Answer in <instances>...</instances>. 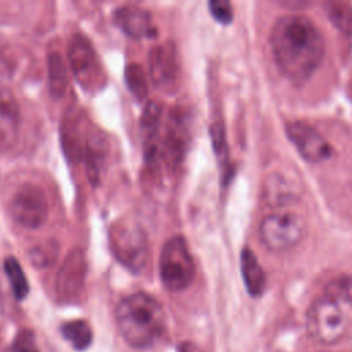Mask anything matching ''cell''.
<instances>
[{
    "mask_svg": "<svg viewBox=\"0 0 352 352\" xmlns=\"http://www.w3.org/2000/svg\"><path fill=\"white\" fill-rule=\"evenodd\" d=\"M270 40L278 67L294 82L308 80L323 59V36L304 15L280 16L271 30Z\"/></svg>",
    "mask_w": 352,
    "mask_h": 352,
    "instance_id": "cell-1",
    "label": "cell"
},
{
    "mask_svg": "<svg viewBox=\"0 0 352 352\" xmlns=\"http://www.w3.org/2000/svg\"><path fill=\"white\" fill-rule=\"evenodd\" d=\"M116 320L124 340L135 348L153 345L165 327L161 304L143 292L129 294L118 302Z\"/></svg>",
    "mask_w": 352,
    "mask_h": 352,
    "instance_id": "cell-2",
    "label": "cell"
},
{
    "mask_svg": "<svg viewBox=\"0 0 352 352\" xmlns=\"http://www.w3.org/2000/svg\"><path fill=\"white\" fill-rule=\"evenodd\" d=\"M109 246L114 258L133 274L142 272L150 260V242L142 224L120 219L109 230Z\"/></svg>",
    "mask_w": 352,
    "mask_h": 352,
    "instance_id": "cell-3",
    "label": "cell"
},
{
    "mask_svg": "<svg viewBox=\"0 0 352 352\" xmlns=\"http://www.w3.org/2000/svg\"><path fill=\"white\" fill-rule=\"evenodd\" d=\"M349 326V318L341 302L327 294L315 300L307 312V330L315 341L323 345L341 342L346 337Z\"/></svg>",
    "mask_w": 352,
    "mask_h": 352,
    "instance_id": "cell-4",
    "label": "cell"
},
{
    "mask_svg": "<svg viewBox=\"0 0 352 352\" xmlns=\"http://www.w3.org/2000/svg\"><path fill=\"white\" fill-rule=\"evenodd\" d=\"M160 278L170 292L187 289L195 276V264L182 235L169 238L160 253Z\"/></svg>",
    "mask_w": 352,
    "mask_h": 352,
    "instance_id": "cell-5",
    "label": "cell"
},
{
    "mask_svg": "<svg viewBox=\"0 0 352 352\" xmlns=\"http://www.w3.org/2000/svg\"><path fill=\"white\" fill-rule=\"evenodd\" d=\"M67 65L77 82L88 92H96L106 84V74L91 41L80 33L70 37L67 50Z\"/></svg>",
    "mask_w": 352,
    "mask_h": 352,
    "instance_id": "cell-6",
    "label": "cell"
},
{
    "mask_svg": "<svg viewBox=\"0 0 352 352\" xmlns=\"http://www.w3.org/2000/svg\"><path fill=\"white\" fill-rule=\"evenodd\" d=\"M304 231V219L292 209H276L267 214L260 224L261 242L272 252H282L296 246Z\"/></svg>",
    "mask_w": 352,
    "mask_h": 352,
    "instance_id": "cell-7",
    "label": "cell"
},
{
    "mask_svg": "<svg viewBox=\"0 0 352 352\" xmlns=\"http://www.w3.org/2000/svg\"><path fill=\"white\" fill-rule=\"evenodd\" d=\"M48 199L44 190L34 183H23L10 201L12 219L25 228H38L48 219Z\"/></svg>",
    "mask_w": 352,
    "mask_h": 352,
    "instance_id": "cell-8",
    "label": "cell"
},
{
    "mask_svg": "<svg viewBox=\"0 0 352 352\" xmlns=\"http://www.w3.org/2000/svg\"><path fill=\"white\" fill-rule=\"evenodd\" d=\"M88 274L85 253L76 248L67 253L60 264L55 280L56 296L63 302H74L84 292Z\"/></svg>",
    "mask_w": 352,
    "mask_h": 352,
    "instance_id": "cell-9",
    "label": "cell"
},
{
    "mask_svg": "<svg viewBox=\"0 0 352 352\" xmlns=\"http://www.w3.org/2000/svg\"><path fill=\"white\" fill-rule=\"evenodd\" d=\"M147 60L148 78L153 85L166 94L175 92L179 85V63L175 44L164 41L151 47Z\"/></svg>",
    "mask_w": 352,
    "mask_h": 352,
    "instance_id": "cell-10",
    "label": "cell"
},
{
    "mask_svg": "<svg viewBox=\"0 0 352 352\" xmlns=\"http://www.w3.org/2000/svg\"><path fill=\"white\" fill-rule=\"evenodd\" d=\"M188 142V125L182 110L169 113L164 135L158 139V160L161 158L170 169L176 168L186 153Z\"/></svg>",
    "mask_w": 352,
    "mask_h": 352,
    "instance_id": "cell-11",
    "label": "cell"
},
{
    "mask_svg": "<svg viewBox=\"0 0 352 352\" xmlns=\"http://www.w3.org/2000/svg\"><path fill=\"white\" fill-rule=\"evenodd\" d=\"M286 131L289 139L307 161L318 164L330 158L333 153L330 143L311 125L293 121L286 125Z\"/></svg>",
    "mask_w": 352,
    "mask_h": 352,
    "instance_id": "cell-12",
    "label": "cell"
},
{
    "mask_svg": "<svg viewBox=\"0 0 352 352\" xmlns=\"http://www.w3.org/2000/svg\"><path fill=\"white\" fill-rule=\"evenodd\" d=\"M114 23L129 37L142 40L157 36V28L147 10L135 6L124 4L113 11Z\"/></svg>",
    "mask_w": 352,
    "mask_h": 352,
    "instance_id": "cell-13",
    "label": "cell"
},
{
    "mask_svg": "<svg viewBox=\"0 0 352 352\" xmlns=\"http://www.w3.org/2000/svg\"><path fill=\"white\" fill-rule=\"evenodd\" d=\"M22 117L15 95L6 88L0 89V151L11 150L21 133Z\"/></svg>",
    "mask_w": 352,
    "mask_h": 352,
    "instance_id": "cell-14",
    "label": "cell"
},
{
    "mask_svg": "<svg viewBox=\"0 0 352 352\" xmlns=\"http://www.w3.org/2000/svg\"><path fill=\"white\" fill-rule=\"evenodd\" d=\"M107 154H109V142L106 135L102 131L94 126H89L85 146H84L82 161L85 164L88 179L92 184H98Z\"/></svg>",
    "mask_w": 352,
    "mask_h": 352,
    "instance_id": "cell-15",
    "label": "cell"
},
{
    "mask_svg": "<svg viewBox=\"0 0 352 352\" xmlns=\"http://www.w3.org/2000/svg\"><path fill=\"white\" fill-rule=\"evenodd\" d=\"M88 129L89 128L85 126L81 114L70 113V116L65 118L62 126V146L72 161L82 160Z\"/></svg>",
    "mask_w": 352,
    "mask_h": 352,
    "instance_id": "cell-16",
    "label": "cell"
},
{
    "mask_svg": "<svg viewBox=\"0 0 352 352\" xmlns=\"http://www.w3.org/2000/svg\"><path fill=\"white\" fill-rule=\"evenodd\" d=\"M241 271L249 294L253 297L260 296L265 289V275L256 254L248 248L241 253Z\"/></svg>",
    "mask_w": 352,
    "mask_h": 352,
    "instance_id": "cell-17",
    "label": "cell"
},
{
    "mask_svg": "<svg viewBox=\"0 0 352 352\" xmlns=\"http://www.w3.org/2000/svg\"><path fill=\"white\" fill-rule=\"evenodd\" d=\"M47 70H48V87L50 92L55 98H62L69 87V72L67 63L62 54L52 50L47 55Z\"/></svg>",
    "mask_w": 352,
    "mask_h": 352,
    "instance_id": "cell-18",
    "label": "cell"
},
{
    "mask_svg": "<svg viewBox=\"0 0 352 352\" xmlns=\"http://www.w3.org/2000/svg\"><path fill=\"white\" fill-rule=\"evenodd\" d=\"M60 333L66 341L72 344V346L77 351L87 349L92 342V329L88 322L77 319L66 322L60 327Z\"/></svg>",
    "mask_w": 352,
    "mask_h": 352,
    "instance_id": "cell-19",
    "label": "cell"
},
{
    "mask_svg": "<svg viewBox=\"0 0 352 352\" xmlns=\"http://www.w3.org/2000/svg\"><path fill=\"white\" fill-rule=\"evenodd\" d=\"M4 272L10 280V285H11L15 298L23 300L29 293V283H28V279L23 274V270H22L19 261L15 257L8 256L4 260Z\"/></svg>",
    "mask_w": 352,
    "mask_h": 352,
    "instance_id": "cell-20",
    "label": "cell"
},
{
    "mask_svg": "<svg viewBox=\"0 0 352 352\" xmlns=\"http://www.w3.org/2000/svg\"><path fill=\"white\" fill-rule=\"evenodd\" d=\"M125 84L138 100L146 99L148 92V80L142 65L132 62L125 67Z\"/></svg>",
    "mask_w": 352,
    "mask_h": 352,
    "instance_id": "cell-21",
    "label": "cell"
},
{
    "mask_svg": "<svg viewBox=\"0 0 352 352\" xmlns=\"http://www.w3.org/2000/svg\"><path fill=\"white\" fill-rule=\"evenodd\" d=\"M326 11L329 18L340 32L345 34H349L352 32V6L349 3H342V1L327 3Z\"/></svg>",
    "mask_w": 352,
    "mask_h": 352,
    "instance_id": "cell-22",
    "label": "cell"
},
{
    "mask_svg": "<svg viewBox=\"0 0 352 352\" xmlns=\"http://www.w3.org/2000/svg\"><path fill=\"white\" fill-rule=\"evenodd\" d=\"M58 243L50 241L41 245H36L29 252V260L34 267L45 268L55 261L58 256Z\"/></svg>",
    "mask_w": 352,
    "mask_h": 352,
    "instance_id": "cell-23",
    "label": "cell"
},
{
    "mask_svg": "<svg viewBox=\"0 0 352 352\" xmlns=\"http://www.w3.org/2000/svg\"><path fill=\"white\" fill-rule=\"evenodd\" d=\"M327 296L352 308V276H340L327 286Z\"/></svg>",
    "mask_w": 352,
    "mask_h": 352,
    "instance_id": "cell-24",
    "label": "cell"
},
{
    "mask_svg": "<svg viewBox=\"0 0 352 352\" xmlns=\"http://www.w3.org/2000/svg\"><path fill=\"white\" fill-rule=\"evenodd\" d=\"M210 14L220 23H230L232 21V7L226 0H212L209 1Z\"/></svg>",
    "mask_w": 352,
    "mask_h": 352,
    "instance_id": "cell-25",
    "label": "cell"
},
{
    "mask_svg": "<svg viewBox=\"0 0 352 352\" xmlns=\"http://www.w3.org/2000/svg\"><path fill=\"white\" fill-rule=\"evenodd\" d=\"M11 352H38L33 333L29 330H22L15 337Z\"/></svg>",
    "mask_w": 352,
    "mask_h": 352,
    "instance_id": "cell-26",
    "label": "cell"
},
{
    "mask_svg": "<svg viewBox=\"0 0 352 352\" xmlns=\"http://www.w3.org/2000/svg\"><path fill=\"white\" fill-rule=\"evenodd\" d=\"M179 352H201V351L192 342H183L179 348Z\"/></svg>",
    "mask_w": 352,
    "mask_h": 352,
    "instance_id": "cell-27",
    "label": "cell"
},
{
    "mask_svg": "<svg viewBox=\"0 0 352 352\" xmlns=\"http://www.w3.org/2000/svg\"><path fill=\"white\" fill-rule=\"evenodd\" d=\"M349 92H351V98H352V84H351V88H349Z\"/></svg>",
    "mask_w": 352,
    "mask_h": 352,
    "instance_id": "cell-28",
    "label": "cell"
}]
</instances>
